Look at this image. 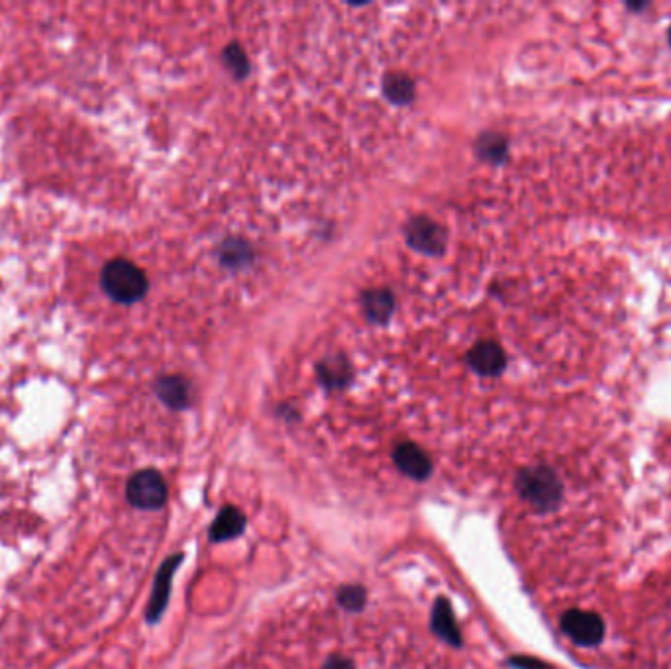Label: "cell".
<instances>
[{"mask_svg": "<svg viewBox=\"0 0 671 669\" xmlns=\"http://www.w3.org/2000/svg\"><path fill=\"white\" fill-rule=\"evenodd\" d=\"M516 491L540 512L558 509L562 503L563 487L558 475L546 466H534L519 471L516 475Z\"/></svg>", "mask_w": 671, "mask_h": 669, "instance_id": "cell-1", "label": "cell"}, {"mask_svg": "<svg viewBox=\"0 0 671 669\" xmlns=\"http://www.w3.org/2000/svg\"><path fill=\"white\" fill-rule=\"evenodd\" d=\"M100 285L116 303L132 304L148 291L146 273L128 260H112L102 269Z\"/></svg>", "mask_w": 671, "mask_h": 669, "instance_id": "cell-2", "label": "cell"}, {"mask_svg": "<svg viewBox=\"0 0 671 669\" xmlns=\"http://www.w3.org/2000/svg\"><path fill=\"white\" fill-rule=\"evenodd\" d=\"M126 497L130 505L141 510H158L167 500V485L156 469H141L134 473L126 485Z\"/></svg>", "mask_w": 671, "mask_h": 669, "instance_id": "cell-3", "label": "cell"}, {"mask_svg": "<svg viewBox=\"0 0 671 669\" xmlns=\"http://www.w3.org/2000/svg\"><path fill=\"white\" fill-rule=\"evenodd\" d=\"M562 630L577 646L595 648L604 638V623L599 614L572 609L562 616Z\"/></svg>", "mask_w": 671, "mask_h": 669, "instance_id": "cell-4", "label": "cell"}, {"mask_svg": "<svg viewBox=\"0 0 671 669\" xmlns=\"http://www.w3.org/2000/svg\"><path fill=\"white\" fill-rule=\"evenodd\" d=\"M183 561V554H175L170 560H167L161 568L160 573L156 577V583H153V593L148 604V623H158L160 616L163 614L167 601H170V593H171V582H173V573L179 568V563Z\"/></svg>", "mask_w": 671, "mask_h": 669, "instance_id": "cell-5", "label": "cell"}, {"mask_svg": "<svg viewBox=\"0 0 671 669\" xmlns=\"http://www.w3.org/2000/svg\"><path fill=\"white\" fill-rule=\"evenodd\" d=\"M393 461L405 475H408V478L417 479V481L428 479L432 473L430 458L426 456L424 449L418 448L417 444H410V442L398 444L393 452Z\"/></svg>", "mask_w": 671, "mask_h": 669, "instance_id": "cell-6", "label": "cell"}, {"mask_svg": "<svg viewBox=\"0 0 671 669\" xmlns=\"http://www.w3.org/2000/svg\"><path fill=\"white\" fill-rule=\"evenodd\" d=\"M470 364L481 376H499L507 365V355L497 342H480L470 352Z\"/></svg>", "mask_w": 671, "mask_h": 669, "instance_id": "cell-7", "label": "cell"}, {"mask_svg": "<svg viewBox=\"0 0 671 669\" xmlns=\"http://www.w3.org/2000/svg\"><path fill=\"white\" fill-rule=\"evenodd\" d=\"M432 630L440 636L442 640H446L448 644H451L454 648H459L463 644L461 640V630L458 626L454 609L448 599L440 597L436 599L434 609H432Z\"/></svg>", "mask_w": 671, "mask_h": 669, "instance_id": "cell-8", "label": "cell"}, {"mask_svg": "<svg viewBox=\"0 0 671 669\" xmlns=\"http://www.w3.org/2000/svg\"><path fill=\"white\" fill-rule=\"evenodd\" d=\"M243 529H246V517H243V512L234 505H228L218 512V517L211 526L209 536L212 542H226V540L238 538L243 532Z\"/></svg>", "mask_w": 671, "mask_h": 669, "instance_id": "cell-9", "label": "cell"}, {"mask_svg": "<svg viewBox=\"0 0 671 669\" xmlns=\"http://www.w3.org/2000/svg\"><path fill=\"white\" fill-rule=\"evenodd\" d=\"M408 242L417 250H422L426 253L440 252L444 246V232L432 221L418 218V221H412L408 226Z\"/></svg>", "mask_w": 671, "mask_h": 669, "instance_id": "cell-10", "label": "cell"}, {"mask_svg": "<svg viewBox=\"0 0 671 669\" xmlns=\"http://www.w3.org/2000/svg\"><path fill=\"white\" fill-rule=\"evenodd\" d=\"M156 391L160 395L161 401L171 407V408H183L189 405V387L187 383L177 377V376H171V377H163L158 381L156 385Z\"/></svg>", "mask_w": 671, "mask_h": 669, "instance_id": "cell-11", "label": "cell"}, {"mask_svg": "<svg viewBox=\"0 0 671 669\" xmlns=\"http://www.w3.org/2000/svg\"><path fill=\"white\" fill-rule=\"evenodd\" d=\"M364 306L371 320H376V323H383V320L391 316L395 304H393V297L389 293L377 289V291H371L366 294Z\"/></svg>", "mask_w": 671, "mask_h": 669, "instance_id": "cell-12", "label": "cell"}, {"mask_svg": "<svg viewBox=\"0 0 671 669\" xmlns=\"http://www.w3.org/2000/svg\"><path fill=\"white\" fill-rule=\"evenodd\" d=\"M338 602L342 609L350 612L364 611L367 602V591L361 585H344L338 591Z\"/></svg>", "mask_w": 671, "mask_h": 669, "instance_id": "cell-13", "label": "cell"}, {"mask_svg": "<svg viewBox=\"0 0 671 669\" xmlns=\"http://www.w3.org/2000/svg\"><path fill=\"white\" fill-rule=\"evenodd\" d=\"M483 153L489 160H501L507 153V141L499 136H491L483 141Z\"/></svg>", "mask_w": 671, "mask_h": 669, "instance_id": "cell-14", "label": "cell"}, {"mask_svg": "<svg viewBox=\"0 0 671 669\" xmlns=\"http://www.w3.org/2000/svg\"><path fill=\"white\" fill-rule=\"evenodd\" d=\"M410 91H412V87H410V83L407 79H403V77H401V79H398V77H395V79H391L389 83H387V93H389L397 100L408 98Z\"/></svg>", "mask_w": 671, "mask_h": 669, "instance_id": "cell-15", "label": "cell"}, {"mask_svg": "<svg viewBox=\"0 0 671 669\" xmlns=\"http://www.w3.org/2000/svg\"><path fill=\"white\" fill-rule=\"evenodd\" d=\"M509 664L514 669H553L552 665L540 662L536 658H528V655H514V658L509 660Z\"/></svg>", "mask_w": 671, "mask_h": 669, "instance_id": "cell-16", "label": "cell"}, {"mask_svg": "<svg viewBox=\"0 0 671 669\" xmlns=\"http://www.w3.org/2000/svg\"><path fill=\"white\" fill-rule=\"evenodd\" d=\"M322 669H356L354 662L350 658H344V655H332L322 665Z\"/></svg>", "mask_w": 671, "mask_h": 669, "instance_id": "cell-17", "label": "cell"}, {"mask_svg": "<svg viewBox=\"0 0 671 669\" xmlns=\"http://www.w3.org/2000/svg\"><path fill=\"white\" fill-rule=\"evenodd\" d=\"M650 5H646V3H628L626 5V8L628 10H635V12H642V10H646Z\"/></svg>", "mask_w": 671, "mask_h": 669, "instance_id": "cell-18", "label": "cell"}, {"mask_svg": "<svg viewBox=\"0 0 671 669\" xmlns=\"http://www.w3.org/2000/svg\"><path fill=\"white\" fill-rule=\"evenodd\" d=\"M667 42H669V47H671V26L667 28Z\"/></svg>", "mask_w": 671, "mask_h": 669, "instance_id": "cell-19", "label": "cell"}]
</instances>
